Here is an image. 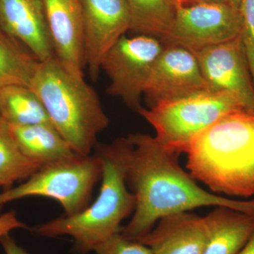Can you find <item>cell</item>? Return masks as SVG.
<instances>
[{
    "instance_id": "obj_1",
    "label": "cell",
    "mask_w": 254,
    "mask_h": 254,
    "mask_svg": "<svg viewBox=\"0 0 254 254\" xmlns=\"http://www.w3.org/2000/svg\"><path fill=\"white\" fill-rule=\"evenodd\" d=\"M128 137L133 150L126 181L136 207L120 232L127 239L139 240L164 217L202 207H228L254 215V199L226 198L203 190L180 166L179 155L165 148L155 136L136 133Z\"/></svg>"
},
{
    "instance_id": "obj_2",
    "label": "cell",
    "mask_w": 254,
    "mask_h": 254,
    "mask_svg": "<svg viewBox=\"0 0 254 254\" xmlns=\"http://www.w3.org/2000/svg\"><path fill=\"white\" fill-rule=\"evenodd\" d=\"M133 144L128 137L97 144L94 151L101 160V187L93 203L76 215H64L34 229L38 235H67L73 240V251L86 254L108 237L121 232L123 220L133 214L134 195L127 186L126 173Z\"/></svg>"
},
{
    "instance_id": "obj_3",
    "label": "cell",
    "mask_w": 254,
    "mask_h": 254,
    "mask_svg": "<svg viewBox=\"0 0 254 254\" xmlns=\"http://www.w3.org/2000/svg\"><path fill=\"white\" fill-rule=\"evenodd\" d=\"M187 167L212 193L254 196V111L237 110L200 133L187 150Z\"/></svg>"
},
{
    "instance_id": "obj_4",
    "label": "cell",
    "mask_w": 254,
    "mask_h": 254,
    "mask_svg": "<svg viewBox=\"0 0 254 254\" xmlns=\"http://www.w3.org/2000/svg\"><path fill=\"white\" fill-rule=\"evenodd\" d=\"M30 88L74 153L92 155L98 135L110 122L99 97L84 77L68 72L54 56L40 63Z\"/></svg>"
},
{
    "instance_id": "obj_5",
    "label": "cell",
    "mask_w": 254,
    "mask_h": 254,
    "mask_svg": "<svg viewBox=\"0 0 254 254\" xmlns=\"http://www.w3.org/2000/svg\"><path fill=\"white\" fill-rule=\"evenodd\" d=\"M243 109L245 105L231 92L208 91L143 108L138 113L153 127L157 140L180 155L222 117Z\"/></svg>"
},
{
    "instance_id": "obj_6",
    "label": "cell",
    "mask_w": 254,
    "mask_h": 254,
    "mask_svg": "<svg viewBox=\"0 0 254 254\" xmlns=\"http://www.w3.org/2000/svg\"><path fill=\"white\" fill-rule=\"evenodd\" d=\"M103 164L96 153L45 165L16 187L0 193V205L30 196L57 200L67 216L89 205L95 185L101 180Z\"/></svg>"
},
{
    "instance_id": "obj_7",
    "label": "cell",
    "mask_w": 254,
    "mask_h": 254,
    "mask_svg": "<svg viewBox=\"0 0 254 254\" xmlns=\"http://www.w3.org/2000/svg\"><path fill=\"white\" fill-rule=\"evenodd\" d=\"M164 47L160 39L147 35L122 37L102 61L101 68L110 79L107 93L139 113L141 97Z\"/></svg>"
},
{
    "instance_id": "obj_8",
    "label": "cell",
    "mask_w": 254,
    "mask_h": 254,
    "mask_svg": "<svg viewBox=\"0 0 254 254\" xmlns=\"http://www.w3.org/2000/svg\"><path fill=\"white\" fill-rule=\"evenodd\" d=\"M242 25L241 9L228 3L176 2L173 23L161 41L194 53L235 39Z\"/></svg>"
},
{
    "instance_id": "obj_9",
    "label": "cell",
    "mask_w": 254,
    "mask_h": 254,
    "mask_svg": "<svg viewBox=\"0 0 254 254\" xmlns=\"http://www.w3.org/2000/svg\"><path fill=\"white\" fill-rule=\"evenodd\" d=\"M83 16V60L95 81L105 55L131 28L126 0H79Z\"/></svg>"
},
{
    "instance_id": "obj_10",
    "label": "cell",
    "mask_w": 254,
    "mask_h": 254,
    "mask_svg": "<svg viewBox=\"0 0 254 254\" xmlns=\"http://www.w3.org/2000/svg\"><path fill=\"white\" fill-rule=\"evenodd\" d=\"M208 91L195 55L181 47L167 46L155 64L143 95L150 108Z\"/></svg>"
},
{
    "instance_id": "obj_11",
    "label": "cell",
    "mask_w": 254,
    "mask_h": 254,
    "mask_svg": "<svg viewBox=\"0 0 254 254\" xmlns=\"http://www.w3.org/2000/svg\"><path fill=\"white\" fill-rule=\"evenodd\" d=\"M193 53L210 91L231 92L254 111V85L240 36Z\"/></svg>"
},
{
    "instance_id": "obj_12",
    "label": "cell",
    "mask_w": 254,
    "mask_h": 254,
    "mask_svg": "<svg viewBox=\"0 0 254 254\" xmlns=\"http://www.w3.org/2000/svg\"><path fill=\"white\" fill-rule=\"evenodd\" d=\"M55 56L68 72L83 77V16L79 0H42Z\"/></svg>"
},
{
    "instance_id": "obj_13",
    "label": "cell",
    "mask_w": 254,
    "mask_h": 254,
    "mask_svg": "<svg viewBox=\"0 0 254 254\" xmlns=\"http://www.w3.org/2000/svg\"><path fill=\"white\" fill-rule=\"evenodd\" d=\"M0 28L40 62L55 56L42 0H0Z\"/></svg>"
},
{
    "instance_id": "obj_14",
    "label": "cell",
    "mask_w": 254,
    "mask_h": 254,
    "mask_svg": "<svg viewBox=\"0 0 254 254\" xmlns=\"http://www.w3.org/2000/svg\"><path fill=\"white\" fill-rule=\"evenodd\" d=\"M208 237L205 217L182 212L160 219L138 241L153 254H203Z\"/></svg>"
},
{
    "instance_id": "obj_15",
    "label": "cell",
    "mask_w": 254,
    "mask_h": 254,
    "mask_svg": "<svg viewBox=\"0 0 254 254\" xmlns=\"http://www.w3.org/2000/svg\"><path fill=\"white\" fill-rule=\"evenodd\" d=\"M208 237L203 254H237L254 233V215L217 206L205 215Z\"/></svg>"
},
{
    "instance_id": "obj_16",
    "label": "cell",
    "mask_w": 254,
    "mask_h": 254,
    "mask_svg": "<svg viewBox=\"0 0 254 254\" xmlns=\"http://www.w3.org/2000/svg\"><path fill=\"white\" fill-rule=\"evenodd\" d=\"M9 127L21 153L41 168L76 154L50 123Z\"/></svg>"
},
{
    "instance_id": "obj_17",
    "label": "cell",
    "mask_w": 254,
    "mask_h": 254,
    "mask_svg": "<svg viewBox=\"0 0 254 254\" xmlns=\"http://www.w3.org/2000/svg\"><path fill=\"white\" fill-rule=\"evenodd\" d=\"M40 63L22 43L0 28V87L30 88Z\"/></svg>"
},
{
    "instance_id": "obj_18",
    "label": "cell",
    "mask_w": 254,
    "mask_h": 254,
    "mask_svg": "<svg viewBox=\"0 0 254 254\" xmlns=\"http://www.w3.org/2000/svg\"><path fill=\"white\" fill-rule=\"evenodd\" d=\"M0 115L12 125L50 123L38 95L29 87L18 85L0 87Z\"/></svg>"
},
{
    "instance_id": "obj_19",
    "label": "cell",
    "mask_w": 254,
    "mask_h": 254,
    "mask_svg": "<svg viewBox=\"0 0 254 254\" xmlns=\"http://www.w3.org/2000/svg\"><path fill=\"white\" fill-rule=\"evenodd\" d=\"M131 31L161 41L175 18L176 0H126Z\"/></svg>"
},
{
    "instance_id": "obj_20",
    "label": "cell",
    "mask_w": 254,
    "mask_h": 254,
    "mask_svg": "<svg viewBox=\"0 0 254 254\" xmlns=\"http://www.w3.org/2000/svg\"><path fill=\"white\" fill-rule=\"evenodd\" d=\"M41 166L21 153L10 130L9 124L0 115V184L6 190L15 182L25 181Z\"/></svg>"
},
{
    "instance_id": "obj_21",
    "label": "cell",
    "mask_w": 254,
    "mask_h": 254,
    "mask_svg": "<svg viewBox=\"0 0 254 254\" xmlns=\"http://www.w3.org/2000/svg\"><path fill=\"white\" fill-rule=\"evenodd\" d=\"M93 252L96 254H153L149 247L138 241L127 239L120 232L103 241Z\"/></svg>"
},
{
    "instance_id": "obj_22",
    "label": "cell",
    "mask_w": 254,
    "mask_h": 254,
    "mask_svg": "<svg viewBox=\"0 0 254 254\" xmlns=\"http://www.w3.org/2000/svg\"><path fill=\"white\" fill-rule=\"evenodd\" d=\"M26 225L20 222L14 212L0 215V238L15 229L25 228Z\"/></svg>"
},
{
    "instance_id": "obj_23",
    "label": "cell",
    "mask_w": 254,
    "mask_h": 254,
    "mask_svg": "<svg viewBox=\"0 0 254 254\" xmlns=\"http://www.w3.org/2000/svg\"><path fill=\"white\" fill-rule=\"evenodd\" d=\"M0 244L5 254H29L24 249L18 245L9 234L0 238Z\"/></svg>"
},
{
    "instance_id": "obj_24",
    "label": "cell",
    "mask_w": 254,
    "mask_h": 254,
    "mask_svg": "<svg viewBox=\"0 0 254 254\" xmlns=\"http://www.w3.org/2000/svg\"><path fill=\"white\" fill-rule=\"evenodd\" d=\"M237 254H254V233L243 249Z\"/></svg>"
},
{
    "instance_id": "obj_25",
    "label": "cell",
    "mask_w": 254,
    "mask_h": 254,
    "mask_svg": "<svg viewBox=\"0 0 254 254\" xmlns=\"http://www.w3.org/2000/svg\"><path fill=\"white\" fill-rule=\"evenodd\" d=\"M180 4H198V3H221L225 2V0H176Z\"/></svg>"
},
{
    "instance_id": "obj_26",
    "label": "cell",
    "mask_w": 254,
    "mask_h": 254,
    "mask_svg": "<svg viewBox=\"0 0 254 254\" xmlns=\"http://www.w3.org/2000/svg\"><path fill=\"white\" fill-rule=\"evenodd\" d=\"M243 1L244 0H225V2L233 5L237 8H240V9Z\"/></svg>"
},
{
    "instance_id": "obj_27",
    "label": "cell",
    "mask_w": 254,
    "mask_h": 254,
    "mask_svg": "<svg viewBox=\"0 0 254 254\" xmlns=\"http://www.w3.org/2000/svg\"><path fill=\"white\" fill-rule=\"evenodd\" d=\"M0 187H1V184H0Z\"/></svg>"
}]
</instances>
